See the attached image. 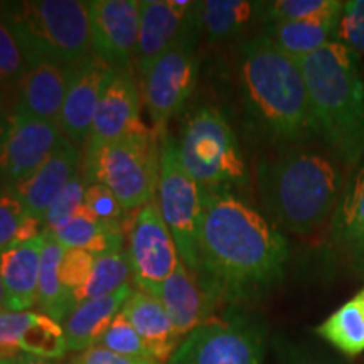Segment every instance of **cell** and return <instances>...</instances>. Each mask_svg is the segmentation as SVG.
I'll return each instance as SVG.
<instances>
[{"label":"cell","mask_w":364,"mask_h":364,"mask_svg":"<svg viewBox=\"0 0 364 364\" xmlns=\"http://www.w3.org/2000/svg\"><path fill=\"white\" fill-rule=\"evenodd\" d=\"M198 279L218 302L260 299L285 279L289 241L233 191L203 193Z\"/></svg>","instance_id":"cell-1"},{"label":"cell","mask_w":364,"mask_h":364,"mask_svg":"<svg viewBox=\"0 0 364 364\" xmlns=\"http://www.w3.org/2000/svg\"><path fill=\"white\" fill-rule=\"evenodd\" d=\"M344 188L343 164L306 144L285 147L257 166V189L268 220L297 236L314 235L331 223Z\"/></svg>","instance_id":"cell-2"},{"label":"cell","mask_w":364,"mask_h":364,"mask_svg":"<svg viewBox=\"0 0 364 364\" xmlns=\"http://www.w3.org/2000/svg\"><path fill=\"white\" fill-rule=\"evenodd\" d=\"M238 75L247 117L258 134L285 147L318 136L299 61L267 36L241 44Z\"/></svg>","instance_id":"cell-3"},{"label":"cell","mask_w":364,"mask_h":364,"mask_svg":"<svg viewBox=\"0 0 364 364\" xmlns=\"http://www.w3.org/2000/svg\"><path fill=\"white\" fill-rule=\"evenodd\" d=\"M318 139L344 169L364 159V80L359 58L332 41L299 59Z\"/></svg>","instance_id":"cell-4"},{"label":"cell","mask_w":364,"mask_h":364,"mask_svg":"<svg viewBox=\"0 0 364 364\" xmlns=\"http://www.w3.org/2000/svg\"><path fill=\"white\" fill-rule=\"evenodd\" d=\"M0 16L19 41L29 66L39 63L73 66L91 54L88 2H0Z\"/></svg>","instance_id":"cell-5"},{"label":"cell","mask_w":364,"mask_h":364,"mask_svg":"<svg viewBox=\"0 0 364 364\" xmlns=\"http://www.w3.org/2000/svg\"><path fill=\"white\" fill-rule=\"evenodd\" d=\"M179 159L203 193L233 191L248 184V169L236 134L216 107L194 110L177 140Z\"/></svg>","instance_id":"cell-6"},{"label":"cell","mask_w":364,"mask_h":364,"mask_svg":"<svg viewBox=\"0 0 364 364\" xmlns=\"http://www.w3.org/2000/svg\"><path fill=\"white\" fill-rule=\"evenodd\" d=\"M88 182L105 184L127 213L156 201L161 179V136L152 129L136 132L83 157Z\"/></svg>","instance_id":"cell-7"},{"label":"cell","mask_w":364,"mask_h":364,"mask_svg":"<svg viewBox=\"0 0 364 364\" xmlns=\"http://www.w3.org/2000/svg\"><path fill=\"white\" fill-rule=\"evenodd\" d=\"M265 331L238 307L194 329L167 364H263Z\"/></svg>","instance_id":"cell-8"},{"label":"cell","mask_w":364,"mask_h":364,"mask_svg":"<svg viewBox=\"0 0 364 364\" xmlns=\"http://www.w3.org/2000/svg\"><path fill=\"white\" fill-rule=\"evenodd\" d=\"M157 204L176 241L181 262L198 275L203 189L184 169L177 150V140L169 134L161 136V179Z\"/></svg>","instance_id":"cell-9"},{"label":"cell","mask_w":364,"mask_h":364,"mask_svg":"<svg viewBox=\"0 0 364 364\" xmlns=\"http://www.w3.org/2000/svg\"><path fill=\"white\" fill-rule=\"evenodd\" d=\"M201 29L181 39L139 76L140 95L147 108L152 130L167 134V124L182 110L198 80V41Z\"/></svg>","instance_id":"cell-10"},{"label":"cell","mask_w":364,"mask_h":364,"mask_svg":"<svg viewBox=\"0 0 364 364\" xmlns=\"http://www.w3.org/2000/svg\"><path fill=\"white\" fill-rule=\"evenodd\" d=\"M125 233L129 235L127 255L132 265V280L140 292L156 297L181 262L157 199L135 211Z\"/></svg>","instance_id":"cell-11"},{"label":"cell","mask_w":364,"mask_h":364,"mask_svg":"<svg viewBox=\"0 0 364 364\" xmlns=\"http://www.w3.org/2000/svg\"><path fill=\"white\" fill-rule=\"evenodd\" d=\"M63 132L56 122L9 110L0 118V184H16L54 152Z\"/></svg>","instance_id":"cell-12"},{"label":"cell","mask_w":364,"mask_h":364,"mask_svg":"<svg viewBox=\"0 0 364 364\" xmlns=\"http://www.w3.org/2000/svg\"><path fill=\"white\" fill-rule=\"evenodd\" d=\"M91 54L113 70L134 68L140 0H90Z\"/></svg>","instance_id":"cell-13"},{"label":"cell","mask_w":364,"mask_h":364,"mask_svg":"<svg viewBox=\"0 0 364 364\" xmlns=\"http://www.w3.org/2000/svg\"><path fill=\"white\" fill-rule=\"evenodd\" d=\"M140 95L134 68L113 70L100 98L83 157L95 154L105 145L136 132L147 130L140 118Z\"/></svg>","instance_id":"cell-14"},{"label":"cell","mask_w":364,"mask_h":364,"mask_svg":"<svg viewBox=\"0 0 364 364\" xmlns=\"http://www.w3.org/2000/svg\"><path fill=\"white\" fill-rule=\"evenodd\" d=\"M196 29L198 2L193 0H140L139 41L134 66L139 76L167 49Z\"/></svg>","instance_id":"cell-15"},{"label":"cell","mask_w":364,"mask_h":364,"mask_svg":"<svg viewBox=\"0 0 364 364\" xmlns=\"http://www.w3.org/2000/svg\"><path fill=\"white\" fill-rule=\"evenodd\" d=\"M112 71L113 68L105 65L93 54L73 66L70 86L58 125L63 135L81 149L88 140L100 98Z\"/></svg>","instance_id":"cell-16"},{"label":"cell","mask_w":364,"mask_h":364,"mask_svg":"<svg viewBox=\"0 0 364 364\" xmlns=\"http://www.w3.org/2000/svg\"><path fill=\"white\" fill-rule=\"evenodd\" d=\"M83 169V152L63 135L54 152L34 172L12 184L27 216L43 221L54 199Z\"/></svg>","instance_id":"cell-17"},{"label":"cell","mask_w":364,"mask_h":364,"mask_svg":"<svg viewBox=\"0 0 364 364\" xmlns=\"http://www.w3.org/2000/svg\"><path fill=\"white\" fill-rule=\"evenodd\" d=\"M0 353L7 358L29 354L46 361L66 356L65 332L59 322L41 312H0Z\"/></svg>","instance_id":"cell-18"},{"label":"cell","mask_w":364,"mask_h":364,"mask_svg":"<svg viewBox=\"0 0 364 364\" xmlns=\"http://www.w3.org/2000/svg\"><path fill=\"white\" fill-rule=\"evenodd\" d=\"M73 66L39 63L27 68L24 78L14 93L11 110L19 115L58 124Z\"/></svg>","instance_id":"cell-19"},{"label":"cell","mask_w":364,"mask_h":364,"mask_svg":"<svg viewBox=\"0 0 364 364\" xmlns=\"http://www.w3.org/2000/svg\"><path fill=\"white\" fill-rule=\"evenodd\" d=\"M156 299L161 300L162 306L169 312L182 339L209 321L220 304L204 289L198 275L182 262H179L169 279L164 282Z\"/></svg>","instance_id":"cell-20"},{"label":"cell","mask_w":364,"mask_h":364,"mask_svg":"<svg viewBox=\"0 0 364 364\" xmlns=\"http://www.w3.org/2000/svg\"><path fill=\"white\" fill-rule=\"evenodd\" d=\"M46 238L44 235L12 245L0 253V275L6 290L7 311L27 312L38 304V287Z\"/></svg>","instance_id":"cell-21"},{"label":"cell","mask_w":364,"mask_h":364,"mask_svg":"<svg viewBox=\"0 0 364 364\" xmlns=\"http://www.w3.org/2000/svg\"><path fill=\"white\" fill-rule=\"evenodd\" d=\"M122 314L147 344L152 358L161 364L169 363L181 346L182 338L161 300L134 290Z\"/></svg>","instance_id":"cell-22"},{"label":"cell","mask_w":364,"mask_h":364,"mask_svg":"<svg viewBox=\"0 0 364 364\" xmlns=\"http://www.w3.org/2000/svg\"><path fill=\"white\" fill-rule=\"evenodd\" d=\"M132 292L134 289L130 284H127L115 294L102 299L86 300L73 309L61 324L68 353H83L86 349L98 346L113 318L122 312L127 300L130 299Z\"/></svg>","instance_id":"cell-23"},{"label":"cell","mask_w":364,"mask_h":364,"mask_svg":"<svg viewBox=\"0 0 364 364\" xmlns=\"http://www.w3.org/2000/svg\"><path fill=\"white\" fill-rule=\"evenodd\" d=\"M65 250H85L95 257L124 252L125 226L103 223L95 218L85 204L56 230L43 231Z\"/></svg>","instance_id":"cell-24"},{"label":"cell","mask_w":364,"mask_h":364,"mask_svg":"<svg viewBox=\"0 0 364 364\" xmlns=\"http://www.w3.org/2000/svg\"><path fill=\"white\" fill-rule=\"evenodd\" d=\"M341 11L311 21L270 22L263 27L262 34L267 36L287 56L299 61L334 41Z\"/></svg>","instance_id":"cell-25"},{"label":"cell","mask_w":364,"mask_h":364,"mask_svg":"<svg viewBox=\"0 0 364 364\" xmlns=\"http://www.w3.org/2000/svg\"><path fill=\"white\" fill-rule=\"evenodd\" d=\"M255 19L262 21V2L204 0L198 2V22L209 43H221L243 33Z\"/></svg>","instance_id":"cell-26"},{"label":"cell","mask_w":364,"mask_h":364,"mask_svg":"<svg viewBox=\"0 0 364 364\" xmlns=\"http://www.w3.org/2000/svg\"><path fill=\"white\" fill-rule=\"evenodd\" d=\"M314 334L348 358L364 354V285L327 316Z\"/></svg>","instance_id":"cell-27"},{"label":"cell","mask_w":364,"mask_h":364,"mask_svg":"<svg viewBox=\"0 0 364 364\" xmlns=\"http://www.w3.org/2000/svg\"><path fill=\"white\" fill-rule=\"evenodd\" d=\"M331 238L348 252L364 245V159L346 182L343 198L331 220Z\"/></svg>","instance_id":"cell-28"},{"label":"cell","mask_w":364,"mask_h":364,"mask_svg":"<svg viewBox=\"0 0 364 364\" xmlns=\"http://www.w3.org/2000/svg\"><path fill=\"white\" fill-rule=\"evenodd\" d=\"M44 238L46 243L43 257H41L38 304L36 306L41 314L63 324L68 314L75 309L73 294L63 285L61 277H59V265H61L65 248L48 236Z\"/></svg>","instance_id":"cell-29"},{"label":"cell","mask_w":364,"mask_h":364,"mask_svg":"<svg viewBox=\"0 0 364 364\" xmlns=\"http://www.w3.org/2000/svg\"><path fill=\"white\" fill-rule=\"evenodd\" d=\"M132 265L127 252L97 257L93 272L83 289L73 295L75 307L86 300H95L115 294L122 287L130 284Z\"/></svg>","instance_id":"cell-30"},{"label":"cell","mask_w":364,"mask_h":364,"mask_svg":"<svg viewBox=\"0 0 364 364\" xmlns=\"http://www.w3.org/2000/svg\"><path fill=\"white\" fill-rule=\"evenodd\" d=\"M344 2L341 0H273L262 2V21L270 22H299L339 12Z\"/></svg>","instance_id":"cell-31"},{"label":"cell","mask_w":364,"mask_h":364,"mask_svg":"<svg viewBox=\"0 0 364 364\" xmlns=\"http://www.w3.org/2000/svg\"><path fill=\"white\" fill-rule=\"evenodd\" d=\"M27 68L29 65H27L19 41L16 39L12 29L0 16V88L4 91L11 90L12 93H16Z\"/></svg>","instance_id":"cell-32"},{"label":"cell","mask_w":364,"mask_h":364,"mask_svg":"<svg viewBox=\"0 0 364 364\" xmlns=\"http://www.w3.org/2000/svg\"><path fill=\"white\" fill-rule=\"evenodd\" d=\"M98 346L108 349V351L122 354V356L129 358H140V359H154L150 354L147 344L144 343L139 332L134 329V326L127 321L124 314H118L113 318V322L108 327L107 332L103 334L102 341ZM156 361V359H154Z\"/></svg>","instance_id":"cell-33"},{"label":"cell","mask_w":364,"mask_h":364,"mask_svg":"<svg viewBox=\"0 0 364 364\" xmlns=\"http://www.w3.org/2000/svg\"><path fill=\"white\" fill-rule=\"evenodd\" d=\"M85 189H86V179L83 176V171L80 174L73 177L70 184L63 189V193L54 199L51 206H49L48 213H46L43 226L46 231L56 230L61 225L70 220L78 209L85 204ZM43 230V231H44Z\"/></svg>","instance_id":"cell-34"},{"label":"cell","mask_w":364,"mask_h":364,"mask_svg":"<svg viewBox=\"0 0 364 364\" xmlns=\"http://www.w3.org/2000/svg\"><path fill=\"white\" fill-rule=\"evenodd\" d=\"M334 41L364 59V0L344 2Z\"/></svg>","instance_id":"cell-35"},{"label":"cell","mask_w":364,"mask_h":364,"mask_svg":"<svg viewBox=\"0 0 364 364\" xmlns=\"http://www.w3.org/2000/svg\"><path fill=\"white\" fill-rule=\"evenodd\" d=\"M85 208L97 220L112 223V225L125 226V216L129 215L118 201L117 196L112 193V189H108L105 184H100V182H88L86 184Z\"/></svg>","instance_id":"cell-36"},{"label":"cell","mask_w":364,"mask_h":364,"mask_svg":"<svg viewBox=\"0 0 364 364\" xmlns=\"http://www.w3.org/2000/svg\"><path fill=\"white\" fill-rule=\"evenodd\" d=\"M27 213L12 186L0 184V253L11 248Z\"/></svg>","instance_id":"cell-37"},{"label":"cell","mask_w":364,"mask_h":364,"mask_svg":"<svg viewBox=\"0 0 364 364\" xmlns=\"http://www.w3.org/2000/svg\"><path fill=\"white\" fill-rule=\"evenodd\" d=\"M97 257L85 250H65L61 265H59V277L63 285L75 295L80 289H83L93 272ZM75 300V299H73Z\"/></svg>","instance_id":"cell-38"},{"label":"cell","mask_w":364,"mask_h":364,"mask_svg":"<svg viewBox=\"0 0 364 364\" xmlns=\"http://www.w3.org/2000/svg\"><path fill=\"white\" fill-rule=\"evenodd\" d=\"M66 364H161L154 359H140V358H129L122 354L112 353L102 346L86 349L83 353H78L75 358H71Z\"/></svg>","instance_id":"cell-39"},{"label":"cell","mask_w":364,"mask_h":364,"mask_svg":"<svg viewBox=\"0 0 364 364\" xmlns=\"http://www.w3.org/2000/svg\"><path fill=\"white\" fill-rule=\"evenodd\" d=\"M282 364H343L336 359L318 356L297 348H287V351L282 356Z\"/></svg>","instance_id":"cell-40"},{"label":"cell","mask_w":364,"mask_h":364,"mask_svg":"<svg viewBox=\"0 0 364 364\" xmlns=\"http://www.w3.org/2000/svg\"><path fill=\"white\" fill-rule=\"evenodd\" d=\"M349 258H351V263L359 275L364 279V245L359 248H354L349 252Z\"/></svg>","instance_id":"cell-41"},{"label":"cell","mask_w":364,"mask_h":364,"mask_svg":"<svg viewBox=\"0 0 364 364\" xmlns=\"http://www.w3.org/2000/svg\"><path fill=\"white\" fill-rule=\"evenodd\" d=\"M14 364H51L46 359L29 356V354H19V356L14 358Z\"/></svg>","instance_id":"cell-42"},{"label":"cell","mask_w":364,"mask_h":364,"mask_svg":"<svg viewBox=\"0 0 364 364\" xmlns=\"http://www.w3.org/2000/svg\"><path fill=\"white\" fill-rule=\"evenodd\" d=\"M7 311V300H6V290H4L2 275H0V312Z\"/></svg>","instance_id":"cell-43"},{"label":"cell","mask_w":364,"mask_h":364,"mask_svg":"<svg viewBox=\"0 0 364 364\" xmlns=\"http://www.w3.org/2000/svg\"><path fill=\"white\" fill-rule=\"evenodd\" d=\"M7 110V97H6V91L0 88V118L6 115Z\"/></svg>","instance_id":"cell-44"},{"label":"cell","mask_w":364,"mask_h":364,"mask_svg":"<svg viewBox=\"0 0 364 364\" xmlns=\"http://www.w3.org/2000/svg\"><path fill=\"white\" fill-rule=\"evenodd\" d=\"M0 364H14V358H9V359H0Z\"/></svg>","instance_id":"cell-45"}]
</instances>
